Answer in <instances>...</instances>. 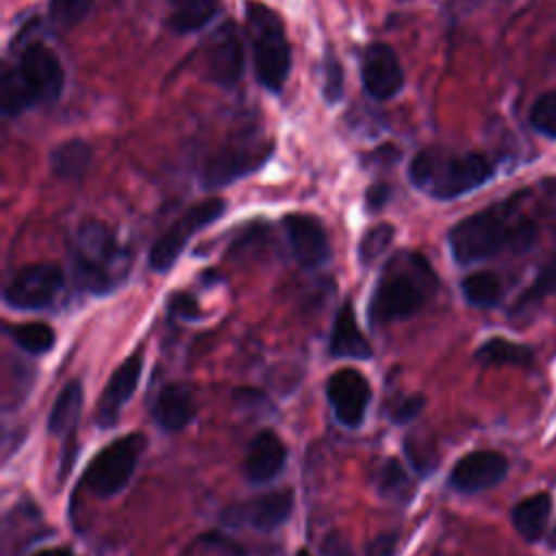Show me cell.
I'll use <instances>...</instances> for the list:
<instances>
[{"mask_svg":"<svg viewBox=\"0 0 556 556\" xmlns=\"http://www.w3.org/2000/svg\"><path fill=\"white\" fill-rule=\"evenodd\" d=\"M295 556H311V554H308V552H306V549H300V552H298V554H295Z\"/></svg>","mask_w":556,"mask_h":556,"instance_id":"41","label":"cell"},{"mask_svg":"<svg viewBox=\"0 0 556 556\" xmlns=\"http://www.w3.org/2000/svg\"><path fill=\"white\" fill-rule=\"evenodd\" d=\"M326 395L341 426L358 428L363 424L371 402V387L358 369H337L326 382Z\"/></svg>","mask_w":556,"mask_h":556,"instance_id":"11","label":"cell"},{"mask_svg":"<svg viewBox=\"0 0 556 556\" xmlns=\"http://www.w3.org/2000/svg\"><path fill=\"white\" fill-rule=\"evenodd\" d=\"M508 460L493 450H476L458 458L450 471V484L460 493H478L504 480Z\"/></svg>","mask_w":556,"mask_h":556,"instance_id":"14","label":"cell"},{"mask_svg":"<svg viewBox=\"0 0 556 556\" xmlns=\"http://www.w3.org/2000/svg\"><path fill=\"white\" fill-rule=\"evenodd\" d=\"M37 104L35 96L30 93L28 85L24 83L17 65L15 67H4L0 76V106L4 115H17L26 109Z\"/></svg>","mask_w":556,"mask_h":556,"instance_id":"27","label":"cell"},{"mask_svg":"<svg viewBox=\"0 0 556 556\" xmlns=\"http://www.w3.org/2000/svg\"><path fill=\"white\" fill-rule=\"evenodd\" d=\"M476 361H480L482 365H517V367L521 365L523 367L532 363V350L521 343L493 337L476 350Z\"/></svg>","mask_w":556,"mask_h":556,"instance_id":"26","label":"cell"},{"mask_svg":"<svg viewBox=\"0 0 556 556\" xmlns=\"http://www.w3.org/2000/svg\"><path fill=\"white\" fill-rule=\"evenodd\" d=\"M434 271L417 252L395 256L378 278L369 300L371 326L391 324L415 315L434 289Z\"/></svg>","mask_w":556,"mask_h":556,"instance_id":"2","label":"cell"},{"mask_svg":"<svg viewBox=\"0 0 556 556\" xmlns=\"http://www.w3.org/2000/svg\"><path fill=\"white\" fill-rule=\"evenodd\" d=\"M493 176V165L484 154H450L441 150H421L408 167L410 182L437 200H454Z\"/></svg>","mask_w":556,"mask_h":556,"instance_id":"3","label":"cell"},{"mask_svg":"<svg viewBox=\"0 0 556 556\" xmlns=\"http://www.w3.org/2000/svg\"><path fill=\"white\" fill-rule=\"evenodd\" d=\"M83 406V384L78 380H70L61 393L56 395L50 415H48V430L52 434H67L74 430V424L80 415Z\"/></svg>","mask_w":556,"mask_h":556,"instance_id":"23","label":"cell"},{"mask_svg":"<svg viewBox=\"0 0 556 556\" xmlns=\"http://www.w3.org/2000/svg\"><path fill=\"white\" fill-rule=\"evenodd\" d=\"M539 239V226L517 213L513 202L489 206L460 219L447 235L452 256L460 265L480 263L502 252L523 254Z\"/></svg>","mask_w":556,"mask_h":556,"instance_id":"1","label":"cell"},{"mask_svg":"<svg viewBox=\"0 0 556 556\" xmlns=\"http://www.w3.org/2000/svg\"><path fill=\"white\" fill-rule=\"evenodd\" d=\"M426 404V397L421 393H413V395H406V397H397L391 406H389V419L397 426H404L408 421H413L421 408Z\"/></svg>","mask_w":556,"mask_h":556,"instance_id":"34","label":"cell"},{"mask_svg":"<svg viewBox=\"0 0 556 556\" xmlns=\"http://www.w3.org/2000/svg\"><path fill=\"white\" fill-rule=\"evenodd\" d=\"M193 391L185 382L165 384L152 404V417L165 432L182 430L193 419Z\"/></svg>","mask_w":556,"mask_h":556,"instance_id":"19","label":"cell"},{"mask_svg":"<svg viewBox=\"0 0 556 556\" xmlns=\"http://www.w3.org/2000/svg\"><path fill=\"white\" fill-rule=\"evenodd\" d=\"M91 163V148L83 139H70L52 150V172L63 180H78Z\"/></svg>","mask_w":556,"mask_h":556,"instance_id":"24","label":"cell"},{"mask_svg":"<svg viewBox=\"0 0 556 556\" xmlns=\"http://www.w3.org/2000/svg\"><path fill=\"white\" fill-rule=\"evenodd\" d=\"M208 78L222 87H232L243 76V46L237 26L228 20L211 37L206 50Z\"/></svg>","mask_w":556,"mask_h":556,"instance_id":"15","label":"cell"},{"mask_svg":"<svg viewBox=\"0 0 556 556\" xmlns=\"http://www.w3.org/2000/svg\"><path fill=\"white\" fill-rule=\"evenodd\" d=\"M141 369H143V352L137 350L113 371L96 406V421L100 428H113L117 424L122 408L132 397L141 380Z\"/></svg>","mask_w":556,"mask_h":556,"instance_id":"13","label":"cell"},{"mask_svg":"<svg viewBox=\"0 0 556 556\" xmlns=\"http://www.w3.org/2000/svg\"><path fill=\"white\" fill-rule=\"evenodd\" d=\"M35 556H72V552L67 547H52V549H41Z\"/></svg>","mask_w":556,"mask_h":556,"instance_id":"39","label":"cell"},{"mask_svg":"<svg viewBox=\"0 0 556 556\" xmlns=\"http://www.w3.org/2000/svg\"><path fill=\"white\" fill-rule=\"evenodd\" d=\"M222 9L219 0H172L167 24L176 33H195L204 28Z\"/></svg>","mask_w":556,"mask_h":556,"instance_id":"22","label":"cell"},{"mask_svg":"<svg viewBox=\"0 0 556 556\" xmlns=\"http://www.w3.org/2000/svg\"><path fill=\"white\" fill-rule=\"evenodd\" d=\"M374 486L380 497L395 500V502H408L413 493V482L404 465L395 456H389L384 463H380L374 476Z\"/></svg>","mask_w":556,"mask_h":556,"instance_id":"25","label":"cell"},{"mask_svg":"<svg viewBox=\"0 0 556 556\" xmlns=\"http://www.w3.org/2000/svg\"><path fill=\"white\" fill-rule=\"evenodd\" d=\"M76 278L93 295L111 293L126 274L128 258L115 237L98 222L85 224L76 239Z\"/></svg>","mask_w":556,"mask_h":556,"instance_id":"5","label":"cell"},{"mask_svg":"<svg viewBox=\"0 0 556 556\" xmlns=\"http://www.w3.org/2000/svg\"><path fill=\"white\" fill-rule=\"evenodd\" d=\"M397 532L391 530V532H380L378 536H374L369 543H367V549H365V556H395L397 552Z\"/></svg>","mask_w":556,"mask_h":556,"instance_id":"35","label":"cell"},{"mask_svg":"<svg viewBox=\"0 0 556 556\" xmlns=\"http://www.w3.org/2000/svg\"><path fill=\"white\" fill-rule=\"evenodd\" d=\"M393 226L391 224H376L374 228H369L361 243H358V261L363 265H371L393 241Z\"/></svg>","mask_w":556,"mask_h":556,"instance_id":"30","label":"cell"},{"mask_svg":"<svg viewBox=\"0 0 556 556\" xmlns=\"http://www.w3.org/2000/svg\"><path fill=\"white\" fill-rule=\"evenodd\" d=\"M93 7V0H50V17L61 26L83 22Z\"/></svg>","mask_w":556,"mask_h":556,"instance_id":"32","label":"cell"},{"mask_svg":"<svg viewBox=\"0 0 556 556\" xmlns=\"http://www.w3.org/2000/svg\"><path fill=\"white\" fill-rule=\"evenodd\" d=\"M549 545H552V549H556V528H554V532H552V539H549Z\"/></svg>","mask_w":556,"mask_h":556,"instance_id":"40","label":"cell"},{"mask_svg":"<svg viewBox=\"0 0 556 556\" xmlns=\"http://www.w3.org/2000/svg\"><path fill=\"white\" fill-rule=\"evenodd\" d=\"M330 354L337 358H371V345L358 328L354 304L348 300L341 304L339 313L334 315V326L330 334Z\"/></svg>","mask_w":556,"mask_h":556,"instance_id":"20","label":"cell"},{"mask_svg":"<svg viewBox=\"0 0 556 556\" xmlns=\"http://www.w3.org/2000/svg\"><path fill=\"white\" fill-rule=\"evenodd\" d=\"M321 91H324V100L328 104H337L343 98V67L334 59V54H326Z\"/></svg>","mask_w":556,"mask_h":556,"instance_id":"33","label":"cell"},{"mask_svg":"<svg viewBox=\"0 0 556 556\" xmlns=\"http://www.w3.org/2000/svg\"><path fill=\"white\" fill-rule=\"evenodd\" d=\"M460 291L471 306L491 308L502 300V282L491 271H476L463 278Z\"/></svg>","mask_w":556,"mask_h":556,"instance_id":"28","label":"cell"},{"mask_svg":"<svg viewBox=\"0 0 556 556\" xmlns=\"http://www.w3.org/2000/svg\"><path fill=\"white\" fill-rule=\"evenodd\" d=\"M321 554L324 556H354V549L350 541L341 532H328L321 541Z\"/></svg>","mask_w":556,"mask_h":556,"instance_id":"36","label":"cell"},{"mask_svg":"<svg viewBox=\"0 0 556 556\" xmlns=\"http://www.w3.org/2000/svg\"><path fill=\"white\" fill-rule=\"evenodd\" d=\"M287 241L291 248V254L302 267H319L328 261L330 256V245L324 226L319 224L317 217L302 215V213H291L282 222Z\"/></svg>","mask_w":556,"mask_h":556,"instance_id":"17","label":"cell"},{"mask_svg":"<svg viewBox=\"0 0 556 556\" xmlns=\"http://www.w3.org/2000/svg\"><path fill=\"white\" fill-rule=\"evenodd\" d=\"M274 146L263 139H243L226 146L211 154L200 172V182L204 189H219L235 182L241 176L256 172L271 154Z\"/></svg>","mask_w":556,"mask_h":556,"instance_id":"8","label":"cell"},{"mask_svg":"<svg viewBox=\"0 0 556 556\" xmlns=\"http://www.w3.org/2000/svg\"><path fill=\"white\" fill-rule=\"evenodd\" d=\"M243 13L256 78L265 89L278 93L285 87L291 70V50L285 37L282 20L267 4L256 0H248Z\"/></svg>","mask_w":556,"mask_h":556,"instance_id":"4","label":"cell"},{"mask_svg":"<svg viewBox=\"0 0 556 556\" xmlns=\"http://www.w3.org/2000/svg\"><path fill=\"white\" fill-rule=\"evenodd\" d=\"M530 124L539 132L556 137V91H547L534 100L530 109Z\"/></svg>","mask_w":556,"mask_h":556,"instance_id":"31","label":"cell"},{"mask_svg":"<svg viewBox=\"0 0 556 556\" xmlns=\"http://www.w3.org/2000/svg\"><path fill=\"white\" fill-rule=\"evenodd\" d=\"M143 447L146 437L141 432L115 439L93 456L91 465L85 469L83 482L98 497H111L119 493L132 478Z\"/></svg>","mask_w":556,"mask_h":556,"instance_id":"6","label":"cell"},{"mask_svg":"<svg viewBox=\"0 0 556 556\" xmlns=\"http://www.w3.org/2000/svg\"><path fill=\"white\" fill-rule=\"evenodd\" d=\"M293 508L291 491H271L265 495H256L245 502L230 504L222 510V523L226 528H252V530H274L282 526Z\"/></svg>","mask_w":556,"mask_h":556,"instance_id":"10","label":"cell"},{"mask_svg":"<svg viewBox=\"0 0 556 556\" xmlns=\"http://www.w3.org/2000/svg\"><path fill=\"white\" fill-rule=\"evenodd\" d=\"M552 513V497L547 493H534L521 500L513 513V526L526 541H539L545 532L547 519Z\"/></svg>","mask_w":556,"mask_h":556,"instance_id":"21","label":"cell"},{"mask_svg":"<svg viewBox=\"0 0 556 556\" xmlns=\"http://www.w3.org/2000/svg\"><path fill=\"white\" fill-rule=\"evenodd\" d=\"M169 308L176 317H182V319H198L200 317V308H198V302L193 295L189 293H176L172 300H169Z\"/></svg>","mask_w":556,"mask_h":556,"instance_id":"37","label":"cell"},{"mask_svg":"<svg viewBox=\"0 0 556 556\" xmlns=\"http://www.w3.org/2000/svg\"><path fill=\"white\" fill-rule=\"evenodd\" d=\"M361 78L365 91L374 100H389L400 93L404 85V72L393 48L387 43H371L363 56Z\"/></svg>","mask_w":556,"mask_h":556,"instance_id":"16","label":"cell"},{"mask_svg":"<svg viewBox=\"0 0 556 556\" xmlns=\"http://www.w3.org/2000/svg\"><path fill=\"white\" fill-rule=\"evenodd\" d=\"M65 276L56 263H33L22 267L4 287V302L17 311L50 306L63 291Z\"/></svg>","mask_w":556,"mask_h":556,"instance_id":"9","label":"cell"},{"mask_svg":"<svg viewBox=\"0 0 556 556\" xmlns=\"http://www.w3.org/2000/svg\"><path fill=\"white\" fill-rule=\"evenodd\" d=\"M389 198H391V187H389L387 182H376V185H371V187L367 189V193H365V204H367V208H369L371 213H376V211H380V208L387 206Z\"/></svg>","mask_w":556,"mask_h":556,"instance_id":"38","label":"cell"},{"mask_svg":"<svg viewBox=\"0 0 556 556\" xmlns=\"http://www.w3.org/2000/svg\"><path fill=\"white\" fill-rule=\"evenodd\" d=\"M7 334L15 341V345L20 350H24L26 354H33V356L46 354L54 345V330L43 321L7 326Z\"/></svg>","mask_w":556,"mask_h":556,"instance_id":"29","label":"cell"},{"mask_svg":"<svg viewBox=\"0 0 556 556\" xmlns=\"http://www.w3.org/2000/svg\"><path fill=\"white\" fill-rule=\"evenodd\" d=\"M287 463V447L271 430L258 432L248 445L243 458V476L252 484H265L274 480Z\"/></svg>","mask_w":556,"mask_h":556,"instance_id":"18","label":"cell"},{"mask_svg":"<svg viewBox=\"0 0 556 556\" xmlns=\"http://www.w3.org/2000/svg\"><path fill=\"white\" fill-rule=\"evenodd\" d=\"M17 70L37 102H54L65 85L59 56L43 43H30L17 63Z\"/></svg>","mask_w":556,"mask_h":556,"instance_id":"12","label":"cell"},{"mask_svg":"<svg viewBox=\"0 0 556 556\" xmlns=\"http://www.w3.org/2000/svg\"><path fill=\"white\" fill-rule=\"evenodd\" d=\"M226 211V202L222 198H206L191 208H187L150 248V269L167 271L182 254L187 241L200 232L204 226L213 224Z\"/></svg>","mask_w":556,"mask_h":556,"instance_id":"7","label":"cell"}]
</instances>
